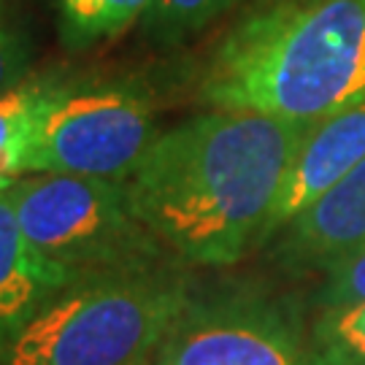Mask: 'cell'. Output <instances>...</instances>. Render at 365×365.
I'll return each instance as SVG.
<instances>
[{
	"mask_svg": "<svg viewBox=\"0 0 365 365\" xmlns=\"http://www.w3.org/2000/svg\"><path fill=\"white\" fill-rule=\"evenodd\" d=\"M365 300V249L354 252L349 257L330 265L322 274V284L317 289V306L319 312L352 306Z\"/></svg>",
	"mask_w": 365,
	"mask_h": 365,
	"instance_id": "14",
	"label": "cell"
},
{
	"mask_svg": "<svg viewBox=\"0 0 365 365\" xmlns=\"http://www.w3.org/2000/svg\"><path fill=\"white\" fill-rule=\"evenodd\" d=\"M365 160V101L341 108L330 117L314 122L300 144L295 163L289 168L282 197L276 203L271 225L262 247L268 238L289 222L295 214L306 209L314 197H319L327 187L339 182L344 173ZM260 247V249H262Z\"/></svg>",
	"mask_w": 365,
	"mask_h": 365,
	"instance_id": "8",
	"label": "cell"
},
{
	"mask_svg": "<svg viewBox=\"0 0 365 365\" xmlns=\"http://www.w3.org/2000/svg\"><path fill=\"white\" fill-rule=\"evenodd\" d=\"M314 122L211 108L155 135L125 192L187 268H225L260 249Z\"/></svg>",
	"mask_w": 365,
	"mask_h": 365,
	"instance_id": "1",
	"label": "cell"
},
{
	"mask_svg": "<svg viewBox=\"0 0 365 365\" xmlns=\"http://www.w3.org/2000/svg\"><path fill=\"white\" fill-rule=\"evenodd\" d=\"M68 284L73 282L30 247L0 192V354Z\"/></svg>",
	"mask_w": 365,
	"mask_h": 365,
	"instance_id": "9",
	"label": "cell"
},
{
	"mask_svg": "<svg viewBox=\"0 0 365 365\" xmlns=\"http://www.w3.org/2000/svg\"><path fill=\"white\" fill-rule=\"evenodd\" d=\"M262 249L292 276L325 274L365 249V160L284 222Z\"/></svg>",
	"mask_w": 365,
	"mask_h": 365,
	"instance_id": "7",
	"label": "cell"
},
{
	"mask_svg": "<svg viewBox=\"0 0 365 365\" xmlns=\"http://www.w3.org/2000/svg\"><path fill=\"white\" fill-rule=\"evenodd\" d=\"M155 0H60V33L68 46L87 49L144 19Z\"/></svg>",
	"mask_w": 365,
	"mask_h": 365,
	"instance_id": "11",
	"label": "cell"
},
{
	"mask_svg": "<svg viewBox=\"0 0 365 365\" xmlns=\"http://www.w3.org/2000/svg\"><path fill=\"white\" fill-rule=\"evenodd\" d=\"M155 135V98L141 81L66 78L33 122L16 176L63 173L128 182Z\"/></svg>",
	"mask_w": 365,
	"mask_h": 365,
	"instance_id": "5",
	"label": "cell"
},
{
	"mask_svg": "<svg viewBox=\"0 0 365 365\" xmlns=\"http://www.w3.org/2000/svg\"><path fill=\"white\" fill-rule=\"evenodd\" d=\"M63 81L66 78L60 76H30L16 90L0 95V190L19 179L16 160L30 135V128L57 95Z\"/></svg>",
	"mask_w": 365,
	"mask_h": 365,
	"instance_id": "10",
	"label": "cell"
},
{
	"mask_svg": "<svg viewBox=\"0 0 365 365\" xmlns=\"http://www.w3.org/2000/svg\"><path fill=\"white\" fill-rule=\"evenodd\" d=\"M197 101L295 122L365 101V0H274L252 11L211 52Z\"/></svg>",
	"mask_w": 365,
	"mask_h": 365,
	"instance_id": "2",
	"label": "cell"
},
{
	"mask_svg": "<svg viewBox=\"0 0 365 365\" xmlns=\"http://www.w3.org/2000/svg\"><path fill=\"white\" fill-rule=\"evenodd\" d=\"M179 260L78 279L0 354V365H146L195 295Z\"/></svg>",
	"mask_w": 365,
	"mask_h": 365,
	"instance_id": "3",
	"label": "cell"
},
{
	"mask_svg": "<svg viewBox=\"0 0 365 365\" xmlns=\"http://www.w3.org/2000/svg\"><path fill=\"white\" fill-rule=\"evenodd\" d=\"M309 341L314 365H365V300L319 312Z\"/></svg>",
	"mask_w": 365,
	"mask_h": 365,
	"instance_id": "12",
	"label": "cell"
},
{
	"mask_svg": "<svg viewBox=\"0 0 365 365\" xmlns=\"http://www.w3.org/2000/svg\"><path fill=\"white\" fill-rule=\"evenodd\" d=\"M244 0H155L144 14L146 36L157 43H179L206 30Z\"/></svg>",
	"mask_w": 365,
	"mask_h": 365,
	"instance_id": "13",
	"label": "cell"
},
{
	"mask_svg": "<svg viewBox=\"0 0 365 365\" xmlns=\"http://www.w3.org/2000/svg\"><path fill=\"white\" fill-rule=\"evenodd\" d=\"M146 365H314L298 314L260 289L195 292Z\"/></svg>",
	"mask_w": 365,
	"mask_h": 365,
	"instance_id": "6",
	"label": "cell"
},
{
	"mask_svg": "<svg viewBox=\"0 0 365 365\" xmlns=\"http://www.w3.org/2000/svg\"><path fill=\"white\" fill-rule=\"evenodd\" d=\"M30 63L33 52L27 33L0 3V95L16 90L22 81L30 78Z\"/></svg>",
	"mask_w": 365,
	"mask_h": 365,
	"instance_id": "15",
	"label": "cell"
},
{
	"mask_svg": "<svg viewBox=\"0 0 365 365\" xmlns=\"http://www.w3.org/2000/svg\"><path fill=\"white\" fill-rule=\"evenodd\" d=\"M0 192L30 247L71 282L176 260L135 217L125 182L27 173Z\"/></svg>",
	"mask_w": 365,
	"mask_h": 365,
	"instance_id": "4",
	"label": "cell"
}]
</instances>
